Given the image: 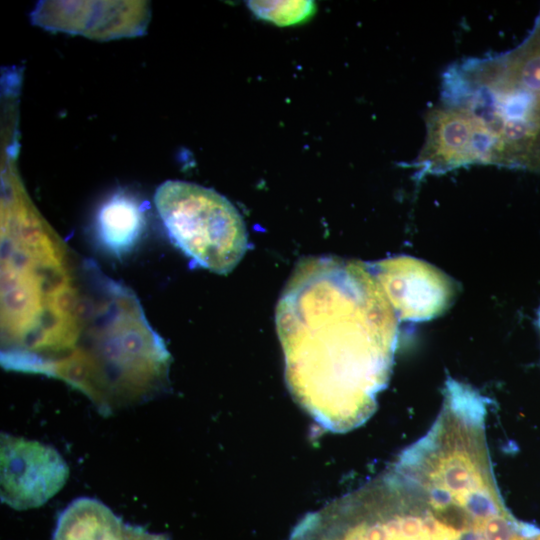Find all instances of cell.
Returning <instances> with one entry per match:
<instances>
[{"label": "cell", "instance_id": "cell-8", "mask_svg": "<svg viewBox=\"0 0 540 540\" xmlns=\"http://www.w3.org/2000/svg\"><path fill=\"white\" fill-rule=\"evenodd\" d=\"M536 540H540V536H538V537L536 538Z\"/></svg>", "mask_w": 540, "mask_h": 540}, {"label": "cell", "instance_id": "cell-3", "mask_svg": "<svg viewBox=\"0 0 540 540\" xmlns=\"http://www.w3.org/2000/svg\"><path fill=\"white\" fill-rule=\"evenodd\" d=\"M0 498L15 510L45 504L65 485L69 468L52 446L1 433Z\"/></svg>", "mask_w": 540, "mask_h": 540}, {"label": "cell", "instance_id": "cell-2", "mask_svg": "<svg viewBox=\"0 0 540 540\" xmlns=\"http://www.w3.org/2000/svg\"><path fill=\"white\" fill-rule=\"evenodd\" d=\"M154 203L171 242L198 266L227 275L248 244L236 207L214 189L182 180L160 184Z\"/></svg>", "mask_w": 540, "mask_h": 540}, {"label": "cell", "instance_id": "cell-7", "mask_svg": "<svg viewBox=\"0 0 540 540\" xmlns=\"http://www.w3.org/2000/svg\"><path fill=\"white\" fill-rule=\"evenodd\" d=\"M248 7L257 17L278 26L300 23L315 11L311 1H249Z\"/></svg>", "mask_w": 540, "mask_h": 540}, {"label": "cell", "instance_id": "cell-5", "mask_svg": "<svg viewBox=\"0 0 540 540\" xmlns=\"http://www.w3.org/2000/svg\"><path fill=\"white\" fill-rule=\"evenodd\" d=\"M52 540H170L141 526L125 523L103 502L73 500L59 515Z\"/></svg>", "mask_w": 540, "mask_h": 540}, {"label": "cell", "instance_id": "cell-6", "mask_svg": "<svg viewBox=\"0 0 540 540\" xmlns=\"http://www.w3.org/2000/svg\"><path fill=\"white\" fill-rule=\"evenodd\" d=\"M144 225L140 203L123 192L114 194L101 206L96 220L101 244L117 256L129 252L136 245Z\"/></svg>", "mask_w": 540, "mask_h": 540}, {"label": "cell", "instance_id": "cell-4", "mask_svg": "<svg viewBox=\"0 0 540 540\" xmlns=\"http://www.w3.org/2000/svg\"><path fill=\"white\" fill-rule=\"evenodd\" d=\"M463 73L484 84L540 96V14L525 40L513 50L462 61Z\"/></svg>", "mask_w": 540, "mask_h": 540}, {"label": "cell", "instance_id": "cell-1", "mask_svg": "<svg viewBox=\"0 0 540 540\" xmlns=\"http://www.w3.org/2000/svg\"><path fill=\"white\" fill-rule=\"evenodd\" d=\"M365 267L336 256L302 258L276 307L287 387L331 432L352 430L373 414L392 367L394 315Z\"/></svg>", "mask_w": 540, "mask_h": 540}]
</instances>
